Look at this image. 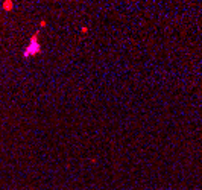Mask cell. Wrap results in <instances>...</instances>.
Wrapping results in <instances>:
<instances>
[{
  "label": "cell",
  "mask_w": 202,
  "mask_h": 190,
  "mask_svg": "<svg viewBox=\"0 0 202 190\" xmlns=\"http://www.w3.org/2000/svg\"><path fill=\"white\" fill-rule=\"evenodd\" d=\"M11 5L12 3H5V9H11Z\"/></svg>",
  "instance_id": "obj_1"
}]
</instances>
